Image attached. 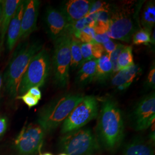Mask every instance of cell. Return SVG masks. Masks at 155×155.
<instances>
[{
    "label": "cell",
    "mask_w": 155,
    "mask_h": 155,
    "mask_svg": "<svg viewBox=\"0 0 155 155\" xmlns=\"http://www.w3.org/2000/svg\"><path fill=\"white\" fill-rule=\"evenodd\" d=\"M143 4V1H124L110 5L109 29L106 32L110 39L130 42L134 32L141 28L139 15Z\"/></svg>",
    "instance_id": "cell-1"
},
{
    "label": "cell",
    "mask_w": 155,
    "mask_h": 155,
    "mask_svg": "<svg viewBox=\"0 0 155 155\" xmlns=\"http://www.w3.org/2000/svg\"><path fill=\"white\" fill-rule=\"evenodd\" d=\"M97 129L100 142L106 150H116L122 142L124 120L122 111L115 100L107 98L103 102Z\"/></svg>",
    "instance_id": "cell-2"
},
{
    "label": "cell",
    "mask_w": 155,
    "mask_h": 155,
    "mask_svg": "<svg viewBox=\"0 0 155 155\" xmlns=\"http://www.w3.org/2000/svg\"><path fill=\"white\" fill-rule=\"evenodd\" d=\"M83 94H65L51 101L39 111L38 122L45 132H51L66 120L82 101Z\"/></svg>",
    "instance_id": "cell-3"
},
{
    "label": "cell",
    "mask_w": 155,
    "mask_h": 155,
    "mask_svg": "<svg viewBox=\"0 0 155 155\" xmlns=\"http://www.w3.org/2000/svg\"><path fill=\"white\" fill-rule=\"evenodd\" d=\"M42 48L43 45L38 41L27 43L12 59L4 76L6 91L9 96L15 97L18 95L20 84L30 61Z\"/></svg>",
    "instance_id": "cell-4"
},
{
    "label": "cell",
    "mask_w": 155,
    "mask_h": 155,
    "mask_svg": "<svg viewBox=\"0 0 155 155\" xmlns=\"http://www.w3.org/2000/svg\"><path fill=\"white\" fill-rule=\"evenodd\" d=\"M59 147L68 155H91L100 150V144L92 130L83 127L64 134Z\"/></svg>",
    "instance_id": "cell-5"
},
{
    "label": "cell",
    "mask_w": 155,
    "mask_h": 155,
    "mask_svg": "<svg viewBox=\"0 0 155 155\" xmlns=\"http://www.w3.org/2000/svg\"><path fill=\"white\" fill-rule=\"evenodd\" d=\"M50 64L49 52L46 49L42 48L30 61L21 81L18 94L22 95L34 86L40 88L44 86L49 76Z\"/></svg>",
    "instance_id": "cell-6"
},
{
    "label": "cell",
    "mask_w": 155,
    "mask_h": 155,
    "mask_svg": "<svg viewBox=\"0 0 155 155\" xmlns=\"http://www.w3.org/2000/svg\"><path fill=\"white\" fill-rule=\"evenodd\" d=\"M71 35L67 33L54 41L52 70L56 85L66 87L69 81L71 66Z\"/></svg>",
    "instance_id": "cell-7"
},
{
    "label": "cell",
    "mask_w": 155,
    "mask_h": 155,
    "mask_svg": "<svg viewBox=\"0 0 155 155\" xmlns=\"http://www.w3.org/2000/svg\"><path fill=\"white\" fill-rule=\"evenodd\" d=\"M98 108V102L95 97L84 96L62 123L61 133L66 134L82 128L97 117Z\"/></svg>",
    "instance_id": "cell-8"
},
{
    "label": "cell",
    "mask_w": 155,
    "mask_h": 155,
    "mask_svg": "<svg viewBox=\"0 0 155 155\" xmlns=\"http://www.w3.org/2000/svg\"><path fill=\"white\" fill-rule=\"evenodd\" d=\"M45 131L39 125L31 124L22 127L15 141V147L22 155H35L42 147Z\"/></svg>",
    "instance_id": "cell-9"
},
{
    "label": "cell",
    "mask_w": 155,
    "mask_h": 155,
    "mask_svg": "<svg viewBox=\"0 0 155 155\" xmlns=\"http://www.w3.org/2000/svg\"><path fill=\"white\" fill-rule=\"evenodd\" d=\"M155 95L151 93L144 97L135 106L130 119L136 130H143L150 127L155 121Z\"/></svg>",
    "instance_id": "cell-10"
},
{
    "label": "cell",
    "mask_w": 155,
    "mask_h": 155,
    "mask_svg": "<svg viewBox=\"0 0 155 155\" xmlns=\"http://www.w3.org/2000/svg\"><path fill=\"white\" fill-rule=\"evenodd\" d=\"M44 20L47 33L52 41H55L68 33L70 23L59 9L52 6L47 7Z\"/></svg>",
    "instance_id": "cell-11"
},
{
    "label": "cell",
    "mask_w": 155,
    "mask_h": 155,
    "mask_svg": "<svg viewBox=\"0 0 155 155\" xmlns=\"http://www.w3.org/2000/svg\"><path fill=\"white\" fill-rule=\"evenodd\" d=\"M40 2L38 0L24 1V8L21 19L19 40H24L37 29Z\"/></svg>",
    "instance_id": "cell-12"
},
{
    "label": "cell",
    "mask_w": 155,
    "mask_h": 155,
    "mask_svg": "<svg viewBox=\"0 0 155 155\" xmlns=\"http://www.w3.org/2000/svg\"><path fill=\"white\" fill-rule=\"evenodd\" d=\"M93 1L89 0H68L61 3L59 11L70 24L76 22L89 13Z\"/></svg>",
    "instance_id": "cell-13"
},
{
    "label": "cell",
    "mask_w": 155,
    "mask_h": 155,
    "mask_svg": "<svg viewBox=\"0 0 155 155\" xmlns=\"http://www.w3.org/2000/svg\"><path fill=\"white\" fill-rule=\"evenodd\" d=\"M24 8V1H21L8 28L6 36V46L9 51H12L20 39Z\"/></svg>",
    "instance_id": "cell-14"
},
{
    "label": "cell",
    "mask_w": 155,
    "mask_h": 155,
    "mask_svg": "<svg viewBox=\"0 0 155 155\" xmlns=\"http://www.w3.org/2000/svg\"><path fill=\"white\" fill-rule=\"evenodd\" d=\"M141 71L140 67L135 64L119 70L112 78L111 84L120 91L126 90L133 83Z\"/></svg>",
    "instance_id": "cell-15"
},
{
    "label": "cell",
    "mask_w": 155,
    "mask_h": 155,
    "mask_svg": "<svg viewBox=\"0 0 155 155\" xmlns=\"http://www.w3.org/2000/svg\"><path fill=\"white\" fill-rule=\"evenodd\" d=\"M2 2V15L0 24V48L4 45L8 28L20 5V0H5Z\"/></svg>",
    "instance_id": "cell-16"
},
{
    "label": "cell",
    "mask_w": 155,
    "mask_h": 155,
    "mask_svg": "<svg viewBox=\"0 0 155 155\" xmlns=\"http://www.w3.org/2000/svg\"><path fill=\"white\" fill-rule=\"evenodd\" d=\"M97 59L85 61L80 67L76 78V83L79 86H85L95 79Z\"/></svg>",
    "instance_id": "cell-17"
},
{
    "label": "cell",
    "mask_w": 155,
    "mask_h": 155,
    "mask_svg": "<svg viewBox=\"0 0 155 155\" xmlns=\"http://www.w3.org/2000/svg\"><path fill=\"white\" fill-rule=\"evenodd\" d=\"M140 17L139 18L141 28L144 29L150 33L155 26V1H150L142 6L140 10Z\"/></svg>",
    "instance_id": "cell-18"
},
{
    "label": "cell",
    "mask_w": 155,
    "mask_h": 155,
    "mask_svg": "<svg viewBox=\"0 0 155 155\" xmlns=\"http://www.w3.org/2000/svg\"><path fill=\"white\" fill-rule=\"evenodd\" d=\"M122 155H155L154 150L145 141L136 138L129 142L124 147Z\"/></svg>",
    "instance_id": "cell-19"
},
{
    "label": "cell",
    "mask_w": 155,
    "mask_h": 155,
    "mask_svg": "<svg viewBox=\"0 0 155 155\" xmlns=\"http://www.w3.org/2000/svg\"><path fill=\"white\" fill-rule=\"evenodd\" d=\"M112 74L113 66L109 56L106 54H104L103 55L97 60L95 79L104 81L108 79Z\"/></svg>",
    "instance_id": "cell-20"
},
{
    "label": "cell",
    "mask_w": 155,
    "mask_h": 155,
    "mask_svg": "<svg viewBox=\"0 0 155 155\" xmlns=\"http://www.w3.org/2000/svg\"><path fill=\"white\" fill-rule=\"evenodd\" d=\"M71 66L70 68L72 70L80 68L83 64V57L81 50V43L74 35H71Z\"/></svg>",
    "instance_id": "cell-21"
},
{
    "label": "cell",
    "mask_w": 155,
    "mask_h": 155,
    "mask_svg": "<svg viewBox=\"0 0 155 155\" xmlns=\"http://www.w3.org/2000/svg\"><path fill=\"white\" fill-rule=\"evenodd\" d=\"M134 64L132 47L126 45L121 51L118 59L117 64L118 71L131 66Z\"/></svg>",
    "instance_id": "cell-22"
},
{
    "label": "cell",
    "mask_w": 155,
    "mask_h": 155,
    "mask_svg": "<svg viewBox=\"0 0 155 155\" xmlns=\"http://www.w3.org/2000/svg\"><path fill=\"white\" fill-rule=\"evenodd\" d=\"M151 33L143 28L139 29L134 32L132 36L133 45H148L150 43Z\"/></svg>",
    "instance_id": "cell-23"
},
{
    "label": "cell",
    "mask_w": 155,
    "mask_h": 155,
    "mask_svg": "<svg viewBox=\"0 0 155 155\" xmlns=\"http://www.w3.org/2000/svg\"><path fill=\"white\" fill-rule=\"evenodd\" d=\"M96 33L94 28L90 27H86L78 32L75 33L74 36L78 39L82 43H91L94 39Z\"/></svg>",
    "instance_id": "cell-24"
},
{
    "label": "cell",
    "mask_w": 155,
    "mask_h": 155,
    "mask_svg": "<svg viewBox=\"0 0 155 155\" xmlns=\"http://www.w3.org/2000/svg\"><path fill=\"white\" fill-rule=\"evenodd\" d=\"M110 4L105 1H94L92 2L90 11L87 15L98 13L102 12H109L110 10Z\"/></svg>",
    "instance_id": "cell-25"
},
{
    "label": "cell",
    "mask_w": 155,
    "mask_h": 155,
    "mask_svg": "<svg viewBox=\"0 0 155 155\" xmlns=\"http://www.w3.org/2000/svg\"><path fill=\"white\" fill-rule=\"evenodd\" d=\"M125 46H126L125 45L118 44L117 45L116 48H115V50H114L109 55V59H110L111 62L112 63L113 74H115L117 71H118V64H117L118 59L120 54H121V51L125 48Z\"/></svg>",
    "instance_id": "cell-26"
},
{
    "label": "cell",
    "mask_w": 155,
    "mask_h": 155,
    "mask_svg": "<svg viewBox=\"0 0 155 155\" xmlns=\"http://www.w3.org/2000/svg\"><path fill=\"white\" fill-rule=\"evenodd\" d=\"M81 50L84 62L94 59L93 56V45L91 43H81Z\"/></svg>",
    "instance_id": "cell-27"
},
{
    "label": "cell",
    "mask_w": 155,
    "mask_h": 155,
    "mask_svg": "<svg viewBox=\"0 0 155 155\" xmlns=\"http://www.w3.org/2000/svg\"><path fill=\"white\" fill-rule=\"evenodd\" d=\"M16 98L18 100H22L24 104L28 106L29 109L39 104V100L32 95L29 94L28 92H26L22 95H17Z\"/></svg>",
    "instance_id": "cell-28"
},
{
    "label": "cell",
    "mask_w": 155,
    "mask_h": 155,
    "mask_svg": "<svg viewBox=\"0 0 155 155\" xmlns=\"http://www.w3.org/2000/svg\"><path fill=\"white\" fill-rule=\"evenodd\" d=\"M94 29L97 35L106 33L109 29V22L95 20Z\"/></svg>",
    "instance_id": "cell-29"
},
{
    "label": "cell",
    "mask_w": 155,
    "mask_h": 155,
    "mask_svg": "<svg viewBox=\"0 0 155 155\" xmlns=\"http://www.w3.org/2000/svg\"><path fill=\"white\" fill-rule=\"evenodd\" d=\"M146 85L148 88L155 89V65L150 68V72L146 80Z\"/></svg>",
    "instance_id": "cell-30"
},
{
    "label": "cell",
    "mask_w": 155,
    "mask_h": 155,
    "mask_svg": "<svg viewBox=\"0 0 155 155\" xmlns=\"http://www.w3.org/2000/svg\"><path fill=\"white\" fill-rule=\"evenodd\" d=\"M92 44V43H91ZM93 45V56L94 59H98L105 53L102 45L100 44Z\"/></svg>",
    "instance_id": "cell-31"
},
{
    "label": "cell",
    "mask_w": 155,
    "mask_h": 155,
    "mask_svg": "<svg viewBox=\"0 0 155 155\" xmlns=\"http://www.w3.org/2000/svg\"><path fill=\"white\" fill-rule=\"evenodd\" d=\"M117 45L118 44H117L116 43H115L114 41H113V40L110 39L109 41H107V42L102 45L103 46L105 53L107 55H109L111 53L115 50Z\"/></svg>",
    "instance_id": "cell-32"
},
{
    "label": "cell",
    "mask_w": 155,
    "mask_h": 155,
    "mask_svg": "<svg viewBox=\"0 0 155 155\" xmlns=\"http://www.w3.org/2000/svg\"><path fill=\"white\" fill-rule=\"evenodd\" d=\"M109 36L107 35L106 33L101 35H95L94 36V38L92 42L91 43L92 44H100V45H103L107 41L110 40Z\"/></svg>",
    "instance_id": "cell-33"
},
{
    "label": "cell",
    "mask_w": 155,
    "mask_h": 155,
    "mask_svg": "<svg viewBox=\"0 0 155 155\" xmlns=\"http://www.w3.org/2000/svg\"><path fill=\"white\" fill-rule=\"evenodd\" d=\"M8 127V121L5 117L0 116V137L5 133Z\"/></svg>",
    "instance_id": "cell-34"
},
{
    "label": "cell",
    "mask_w": 155,
    "mask_h": 155,
    "mask_svg": "<svg viewBox=\"0 0 155 155\" xmlns=\"http://www.w3.org/2000/svg\"><path fill=\"white\" fill-rule=\"evenodd\" d=\"M27 92L29 94L32 95V96L35 97L37 99H38L39 101L41 100V97H42V94H41V91L40 90L39 87H37V86L32 87L29 89Z\"/></svg>",
    "instance_id": "cell-35"
},
{
    "label": "cell",
    "mask_w": 155,
    "mask_h": 155,
    "mask_svg": "<svg viewBox=\"0 0 155 155\" xmlns=\"http://www.w3.org/2000/svg\"><path fill=\"white\" fill-rule=\"evenodd\" d=\"M155 30H153V33L152 34V36H150V43L152 45H155Z\"/></svg>",
    "instance_id": "cell-36"
},
{
    "label": "cell",
    "mask_w": 155,
    "mask_h": 155,
    "mask_svg": "<svg viewBox=\"0 0 155 155\" xmlns=\"http://www.w3.org/2000/svg\"><path fill=\"white\" fill-rule=\"evenodd\" d=\"M2 15V1H0V24L1 21Z\"/></svg>",
    "instance_id": "cell-37"
},
{
    "label": "cell",
    "mask_w": 155,
    "mask_h": 155,
    "mask_svg": "<svg viewBox=\"0 0 155 155\" xmlns=\"http://www.w3.org/2000/svg\"><path fill=\"white\" fill-rule=\"evenodd\" d=\"M2 75L0 73V92H1V88H2Z\"/></svg>",
    "instance_id": "cell-38"
},
{
    "label": "cell",
    "mask_w": 155,
    "mask_h": 155,
    "mask_svg": "<svg viewBox=\"0 0 155 155\" xmlns=\"http://www.w3.org/2000/svg\"><path fill=\"white\" fill-rule=\"evenodd\" d=\"M40 155H53L50 153H41Z\"/></svg>",
    "instance_id": "cell-39"
},
{
    "label": "cell",
    "mask_w": 155,
    "mask_h": 155,
    "mask_svg": "<svg viewBox=\"0 0 155 155\" xmlns=\"http://www.w3.org/2000/svg\"><path fill=\"white\" fill-rule=\"evenodd\" d=\"M68 155L66 154V153H61V154H59V155Z\"/></svg>",
    "instance_id": "cell-40"
}]
</instances>
